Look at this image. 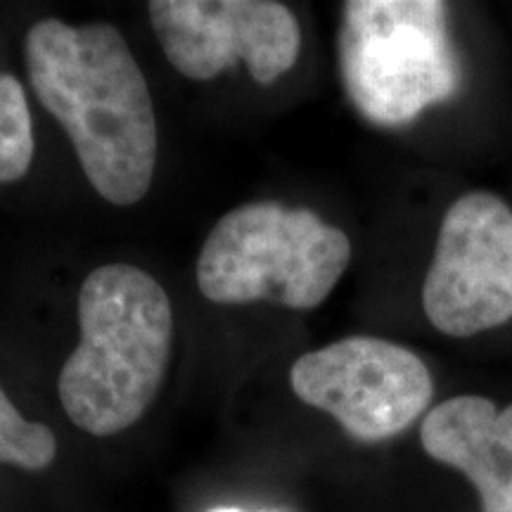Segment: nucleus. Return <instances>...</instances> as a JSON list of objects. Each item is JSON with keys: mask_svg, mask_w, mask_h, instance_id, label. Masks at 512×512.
<instances>
[{"mask_svg": "<svg viewBox=\"0 0 512 512\" xmlns=\"http://www.w3.org/2000/svg\"><path fill=\"white\" fill-rule=\"evenodd\" d=\"M24 55L38 102L60 121L95 192L117 207L143 200L155 178L157 117L119 29L48 17L27 31Z\"/></svg>", "mask_w": 512, "mask_h": 512, "instance_id": "f257e3e1", "label": "nucleus"}, {"mask_svg": "<svg viewBox=\"0 0 512 512\" xmlns=\"http://www.w3.org/2000/svg\"><path fill=\"white\" fill-rule=\"evenodd\" d=\"M76 349L57 392L67 418L93 437H114L143 418L162 387L174 342L164 287L131 264L86 275L79 292Z\"/></svg>", "mask_w": 512, "mask_h": 512, "instance_id": "f03ea898", "label": "nucleus"}, {"mask_svg": "<svg viewBox=\"0 0 512 512\" xmlns=\"http://www.w3.org/2000/svg\"><path fill=\"white\" fill-rule=\"evenodd\" d=\"M351 261L347 233L311 209L247 202L211 228L197 259V287L214 304L273 302L316 309Z\"/></svg>", "mask_w": 512, "mask_h": 512, "instance_id": "7ed1b4c3", "label": "nucleus"}, {"mask_svg": "<svg viewBox=\"0 0 512 512\" xmlns=\"http://www.w3.org/2000/svg\"><path fill=\"white\" fill-rule=\"evenodd\" d=\"M349 100L377 126H406L458 91L460 64L439 0H349L337 38Z\"/></svg>", "mask_w": 512, "mask_h": 512, "instance_id": "20e7f679", "label": "nucleus"}, {"mask_svg": "<svg viewBox=\"0 0 512 512\" xmlns=\"http://www.w3.org/2000/svg\"><path fill=\"white\" fill-rule=\"evenodd\" d=\"M292 392L332 415L358 441L392 439L430 408L434 382L415 351L380 337L354 335L297 358Z\"/></svg>", "mask_w": 512, "mask_h": 512, "instance_id": "39448f33", "label": "nucleus"}, {"mask_svg": "<svg viewBox=\"0 0 512 512\" xmlns=\"http://www.w3.org/2000/svg\"><path fill=\"white\" fill-rule=\"evenodd\" d=\"M422 306L434 328L451 337L512 318V211L501 197L470 192L448 207Z\"/></svg>", "mask_w": 512, "mask_h": 512, "instance_id": "423d86ee", "label": "nucleus"}, {"mask_svg": "<svg viewBox=\"0 0 512 512\" xmlns=\"http://www.w3.org/2000/svg\"><path fill=\"white\" fill-rule=\"evenodd\" d=\"M147 15L166 60L192 81L245 62L259 86H271L302 48L297 17L273 0H152Z\"/></svg>", "mask_w": 512, "mask_h": 512, "instance_id": "0eeeda50", "label": "nucleus"}, {"mask_svg": "<svg viewBox=\"0 0 512 512\" xmlns=\"http://www.w3.org/2000/svg\"><path fill=\"white\" fill-rule=\"evenodd\" d=\"M425 453L475 484L482 512H512V406L484 396H453L422 420Z\"/></svg>", "mask_w": 512, "mask_h": 512, "instance_id": "6e6552de", "label": "nucleus"}, {"mask_svg": "<svg viewBox=\"0 0 512 512\" xmlns=\"http://www.w3.org/2000/svg\"><path fill=\"white\" fill-rule=\"evenodd\" d=\"M34 126L24 86L0 72V183H15L34 162Z\"/></svg>", "mask_w": 512, "mask_h": 512, "instance_id": "1a4fd4ad", "label": "nucleus"}, {"mask_svg": "<svg viewBox=\"0 0 512 512\" xmlns=\"http://www.w3.org/2000/svg\"><path fill=\"white\" fill-rule=\"evenodd\" d=\"M57 439L43 422H31L17 411L0 387V463L41 472L55 463Z\"/></svg>", "mask_w": 512, "mask_h": 512, "instance_id": "9d476101", "label": "nucleus"}, {"mask_svg": "<svg viewBox=\"0 0 512 512\" xmlns=\"http://www.w3.org/2000/svg\"><path fill=\"white\" fill-rule=\"evenodd\" d=\"M211 512H245V510H238V508H216V510H211Z\"/></svg>", "mask_w": 512, "mask_h": 512, "instance_id": "9b49d317", "label": "nucleus"}]
</instances>
